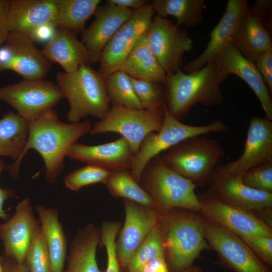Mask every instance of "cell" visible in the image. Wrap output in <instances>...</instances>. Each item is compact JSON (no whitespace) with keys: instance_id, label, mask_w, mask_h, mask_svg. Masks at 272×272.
<instances>
[{"instance_id":"cell-1","label":"cell","mask_w":272,"mask_h":272,"mask_svg":"<svg viewBox=\"0 0 272 272\" xmlns=\"http://www.w3.org/2000/svg\"><path fill=\"white\" fill-rule=\"evenodd\" d=\"M28 123L25 147L19 159L9 165L7 169L12 177L17 178L22 160L29 150L34 149L44 162L47 181L53 183L62 171L64 157L67 156L72 146L90 132L91 122L86 120L77 123L62 122L56 110L52 108Z\"/></svg>"},{"instance_id":"cell-2","label":"cell","mask_w":272,"mask_h":272,"mask_svg":"<svg viewBox=\"0 0 272 272\" xmlns=\"http://www.w3.org/2000/svg\"><path fill=\"white\" fill-rule=\"evenodd\" d=\"M225 79L212 61L194 72L184 73L180 70L167 74L165 84L168 110L181 120L195 104H222L224 97L220 85Z\"/></svg>"},{"instance_id":"cell-3","label":"cell","mask_w":272,"mask_h":272,"mask_svg":"<svg viewBox=\"0 0 272 272\" xmlns=\"http://www.w3.org/2000/svg\"><path fill=\"white\" fill-rule=\"evenodd\" d=\"M57 85L67 100L70 109L67 118L77 123L87 117L102 119L110 109L105 79L88 64L81 65L76 71L58 72Z\"/></svg>"},{"instance_id":"cell-4","label":"cell","mask_w":272,"mask_h":272,"mask_svg":"<svg viewBox=\"0 0 272 272\" xmlns=\"http://www.w3.org/2000/svg\"><path fill=\"white\" fill-rule=\"evenodd\" d=\"M205 220L193 213L161 218L167 264L173 272L185 270L192 265L201 251L212 248L205 236Z\"/></svg>"},{"instance_id":"cell-5","label":"cell","mask_w":272,"mask_h":272,"mask_svg":"<svg viewBox=\"0 0 272 272\" xmlns=\"http://www.w3.org/2000/svg\"><path fill=\"white\" fill-rule=\"evenodd\" d=\"M188 138L160 155L170 169L191 181L196 186L212 181L223 148L215 139Z\"/></svg>"},{"instance_id":"cell-6","label":"cell","mask_w":272,"mask_h":272,"mask_svg":"<svg viewBox=\"0 0 272 272\" xmlns=\"http://www.w3.org/2000/svg\"><path fill=\"white\" fill-rule=\"evenodd\" d=\"M164 121L160 129L148 134L142 141L138 152L133 157L130 173L139 182L147 164L181 142L190 138L210 133H220L229 130L230 127L220 120L204 125H192L182 123L163 106Z\"/></svg>"},{"instance_id":"cell-7","label":"cell","mask_w":272,"mask_h":272,"mask_svg":"<svg viewBox=\"0 0 272 272\" xmlns=\"http://www.w3.org/2000/svg\"><path fill=\"white\" fill-rule=\"evenodd\" d=\"M141 180L153 197L156 208L162 211L179 208L200 213L199 201L195 193L196 185L168 168L160 155L147 164Z\"/></svg>"},{"instance_id":"cell-8","label":"cell","mask_w":272,"mask_h":272,"mask_svg":"<svg viewBox=\"0 0 272 272\" xmlns=\"http://www.w3.org/2000/svg\"><path fill=\"white\" fill-rule=\"evenodd\" d=\"M163 121V108L151 111L112 104L108 113L94 124L89 132L91 135L109 132L119 133L128 141L135 155L145 137L158 131Z\"/></svg>"},{"instance_id":"cell-9","label":"cell","mask_w":272,"mask_h":272,"mask_svg":"<svg viewBox=\"0 0 272 272\" xmlns=\"http://www.w3.org/2000/svg\"><path fill=\"white\" fill-rule=\"evenodd\" d=\"M63 98L57 84L45 79H24L0 87V101L15 108L28 122L53 108Z\"/></svg>"},{"instance_id":"cell-10","label":"cell","mask_w":272,"mask_h":272,"mask_svg":"<svg viewBox=\"0 0 272 272\" xmlns=\"http://www.w3.org/2000/svg\"><path fill=\"white\" fill-rule=\"evenodd\" d=\"M145 35L166 74L180 70L184 53L193 49V41L183 29L158 15L153 17Z\"/></svg>"},{"instance_id":"cell-11","label":"cell","mask_w":272,"mask_h":272,"mask_svg":"<svg viewBox=\"0 0 272 272\" xmlns=\"http://www.w3.org/2000/svg\"><path fill=\"white\" fill-rule=\"evenodd\" d=\"M155 11L149 2L135 10L130 19L113 35L101 54L99 73L106 79L119 71L138 40L146 32Z\"/></svg>"},{"instance_id":"cell-12","label":"cell","mask_w":272,"mask_h":272,"mask_svg":"<svg viewBox=\"0 0 272 272\" xmlns=\"http://www.w3.org/2000/svg\"><path fill=\"white\" fill-rule=\"evenodd\" d=\"M204 233L223 265L234 272H269L264 263L238 235L206 218Z\"/></svg>"},{"instance_id":"cell-13","label":"cell","mask_w":272,"mask_h":272,"mask_svg":"<svg viewBox=\"0 0 272 272\" xmlns=\"http://www.w3.org/2000/svg\"><path fill=\"white\" fill-rule=\"evenodd\" d=\"M197 196L200 213L206 219L238 236L254 235L272 236L271 229L268 224L255 214L227 203L210 191Z\"/></svg>"},{"instance_id":"cell-14","label":"cell","mask_w":272,"mask_h":272,"mask_svg":"<svg viewBox=\"0 0 272 272\" xmlns=\"http://www.w3.org/2000/svg\"><path fill=\"white\" fill-rule=\"evenodd\" d=\"M209 191L221 200L254 213L267 212L272 207V192L251 188L243 183L241 176L230 174L224 165L217 166Z\"/></svg>"},{"instance_id":"cell-15","label":"cell","mask_w":272,"mask_h":272,"mask_svg":"<svg viewBox=\"0 0 272 272\" xmlns=\"http://www.w3.org/2000/svg\"><path fill=\"white\" fill-rule=\"evenodd\" d=\"M34 42L23 34L10 32L4 46L7 56L0 62V72H15L24 80L44 79L51 63L36 47Z\"/></svg>"},{"instance_id":"cell-16","label":"cell","mask_w":272,"mask_h":272,"mask_svg":"<svg viewBox=\"0 0 272 272\" xmlns=\"http://www.w3.org/2000/svg\"><path fill=\"white\" fill-rule=\"evenodd\" d=\"M211 61L225 79L233 74L244 81L259 100L265 116L272 120L271 93L254 62L246 58L232 43L223 47Z\"/></svg>"},{"instance_id":"cell-17","label":"cell","mask_w":272,"mask_h":272,"mask_svg":"<svg viewBox=\"0 0 272 272\" xmlns=\"http://www.w3.org/2000/svg\"><path fill=\"white\" fill-rule=\"evenodd\" d=\"M125 219L116 243L119 264L126 265L137 249L160 223V217L153 209L125 199Z\"/></svg>"},{"instance_id":"cell-18","label":"cell","mask_w":272,"mask_h":272,"mask_svg":"<svg viewBox=\"0 0 272 272\" xmlns=\"http://www.w3.org/2000/svg\"><path fill=\"white\" fill-rule=\"evenodd\" d=\"M272 161V120L254 116L249 120L244 149L236 160L224 165L231 174L241 176L246 171Z\"/></svg>"},{"instance_id":"cell-19","label":"cell","mask_w":272,"mask_h":272,"mask_svg":"<svg viewBox=\"0 0 272 272\" xmlns=\"http://www.w3.org/2000/svg\"><path fill=\"white\" fill-rule=\"evenodd\" d=\"M40 224L34 218L30 199L26 198L19 202L10 219L0 224L3 254L18 263H24L33 236Z\"/></svg>"},{"instance_id":"cell-20","label":"cell","mask_w":272,"mask_h":272,"mask_svg":"<svg viewBox=\"0 0 272 272\" xmlns=\"http://www.w3.org/2000/svg\"><path fill=\"white\" fill-rule=\"evenodd\" d=\"M131 9L118 7L106 1L98 6L95 19L82 32L81 41L87 48L91 63H97L104 47L118 30L131 17Z\"/></svg>"},{"instance_id":"cell-21","label":"cell","mask_w":272,"mask_h":272,"mask_svg":"<svg viewBox=\"0 0 272 272\" xmlns=\"http://www.w3.org/2000/svg\"><path fill=\"white\" fill-rule=\"evenodd\" d=\"M246 0H229L225 11L210 33V40L205 50L184 66L186 73L197 71L210 62L223 47L232 43L241 20L248 8Z\"/></svg>"},{"instance_id":"cell-22","label":"cell","mask_w":272,"mask_h":272,"mask_svg":"<svg viewBox=\"0 0 272 272\" xmlns=\"http://www.w3.org/2000/svg\"><path fill=\"white\" fill-rule=\"evenodd\" d=\"M134 155L128 141L121 137L113 142L95 146L77 143L72 146L67 156L111 171L130 169Z\"/></svg>"},{"instance_id":"cell-23","label":"cell","mask_w":272,"mask_h":272,"mask_svg":"<svg viewBox=\"0 0 272 272\" xmlns=\"http://www.w3.org/2000/svg\"><path fill=\"white\" fill-rule=\"evenodd\" d=\"M55 0H11L9 12L10 32H18L32 38L45 26L56 28Z\"/></svg>"},{"instance_id":"cell-24","label":"cell","mask_w":272,"mask_h":272,"mask_svg":"<svg viewBox=\"0 0 272 272\" xmlns=\"http://www.w3.org/2000/svg\"><path fill=\"white\" fill-rule=\"evenodd\" d=\"M41 51L51 63L59 64L66 73L76 71L81 65L91 63L84 44L75 32L62 28L55 29Z\"/></svg>"},{"instance_id":"cell-25","label":"cell","mask_w":272,"mask_h":272,"mask_svg":"<svg viewBox=\"0 0 272 272\" xmlns=\"http://www.w3.org/2000/svg\"><path fill=\"white\" fill-rule=\"evenodd\" d=\"M269 28L249 6L243 16L232 44L247 59L254 62L272 48Z\"/></svg>"},{"instance_id":"cell-26","label":"cell","mask_w":272,"mask_h":272,"mask_svg":"<svg viewBox=\"0 0 272 272\" xmlns=\"http://www.w3.org/2000/svg\"><path fill=\"white\" fill-rule=\"evenodd\" d=\"M145 34L135 44L119 71L133 78L165 84L167 74L151 50Z\"/></svg>"},{"instance_id":"cell-27","label":"cell","mask_w":272,"mask_h":272,"mask_svg":"<svg viewBox=\"0 0 272 272\" xmlns=\"http://www.w3.org/2000/svg\"><path fill=\"white\" fill-rule=\"evenodd\" d=\"M41 226L46 242L51 264V272H63L67 251V242L58 213L55 209L37 205Z\"/></svg>"},{"instance_id":"cell-28","label":"cell","mask_w":272,"mask_h":272,"mask_svg":"<svg viewBox=\"0 0 272 272\" xmlns=\"http://www.w3.org/2000/svg\"><path fill=\"white\" fill-rule=\"evenodd\" d=\"M99 236L93 226L84 229L73 241L63 272H100L96 260Z\"/></svg>"},{"instance_id":"cell-29","label":"cell","mask_w":272,"mask_h":272,"mask_svg":"<svg viewBox=\"0 0 272 272\" xmlns=\"http://www.w3.org/2000/svg\"><path fill=\"white\" fill-rule=\"evenodd\" d=\"M29 123L18 113L8 112L0 119V157L17 161L28 139Z\"/></svg>"},{"instance_id":"cell-30","label":"cell","mask_w":272,"mask_h":272,"mask_svg":"<svg viewBox=\"0 0 272 272\" xmlns=\"http://www.w3.org/2000/svg\"><path fill=\"white\" fill-rule=\"evenodd\" d=\"M205 3L203 0H154L152 5L158 16H172L177 26L191 28L201 23Z\"/></svg>"},{"instance_id":"cell-31","label":"cell","mask_w":272,"mask_h":272,"mask_svg":"<svg viewBox=\"0 0 272 272\" xmlns=\"http://www.w3.org/2000/svg\"><path fill=\"white\" fill-rule=\"evenodd\" d=\"M56 27L82 32L87 21L94 15L100 0H55Z\"/></svg>"},{"instance_id":"cell-32","label":"cell","mask_w":272,"mask_h":272,"mask_svg":"<svg viewBox=\"0 0 272 272\" xmlns=\"http://www.w3.org/2000/svg\"><path fill=\"white\" fill-rule=\"evenodd\" d=\"M105 184L112 195L150 208H156L151 195L142 188L127 169L111 171Z\"/></svg>"},{"instance_id":"cell-33","label":"cell","mask_w":272,"mask_h":272,"mask_svg":"<svg viewBox=\"0 0 272 272\" xmlns=\"http://www.w3.org/2000/svg\"><path fill=\"white\" fill-rule=\"evenodd\" d=\"M106 89L112 104L137 109H143L133 88L130 76L117 71L106 79Z\"/></svg>"},{"instance_id":"cell-34","label":"cell","mask_w":272,"mask_h":272,"mask_svg":"<svg viewBox=\"0 0 272 272\" xmlns=\"http://www.w3.org/2000/svg\"><path fill=\"white\" fill-rule=\"evenodd\" d=\"M162 227L158 224L137 249L126 267L128 272H138L145 263L161 256H165Z\"/></svg>"},{"instance_id":"cell-35","label":"cell","mask_w":272,"mask_h":272,"mask_svg":"<svg viewBox=\"0 0 272 272\" xmlns=\"http://www.w3.org/2000/svg\"><path fill=\"white\" fill-rule=\"evenodd\" d=\"M25 263L29 272H51L50 258L41 224L33 236Z\"/></svg>"},{"instance_id":"cell-36","label":"cell","mask_w":272,"mask_h":272,"mask_svg":"<svg viewBox=\"0 0 272 272\" xmlns=\"http://www.w3.org/2000/svg\"><path fill=\"white\" fill-rule=\"evenodd\" d=\"M134 92L143 109L158 110L166 104L165 91L159 84L130 77Z\"/></svg>"},{"instance_id":"cell-37","label":"cell","mask_w":272,"mask_h":272,"mask_svg":"<svg viewBox=\"0 0 272 272\" xmlns=\"http://www.w3.org/2000/svg\"><path fill=\"white\" fill-rule=\"evenodd\" d=\"M111 171L94 165L78 169L66 176L64 185L67 188L76 191L81 187L99 182L105 183Z\"/></svg>"},{"instance_id":"cell-38","label":"cell","mask_w":272,"mask_h":272,"mask_svg":"<svg viewBox=\"0 0 272 272\" xmlns=\"http://www.w3.org/2000/svg\"><path fill=\"white\" fill-rule=\"evenodd\" d=\"M241 178L243 183L251 188L272 192V161L246 171Z\"/></svg>"},{"instance_id":"cell-39","label":"cell","mask_w":272,"mask_h":272,"mask_svg":"<svg viewBox=\"0 0 272 272\" xmlns=\"http://www.w3.org/2000/svg\"><path fill=\"white\" fill-rule=\"evenodd\" d=\"M119 224L115 222L104 223L101 229V238L107 255L106 272H119L120 264L116 252V237Z\"/></svg>"},{"instance_id":"cell-40","label":"cell","mask_w":272,"mask_h":272,"mask_svg":"<svg viewBox=\"0 0 272 272\" xmlns=\"http://www.w3.org/2000/svg\"><path fill=\"white\" fill-rule=\"evenodd\" d=\"M240 238L264 263L271 265L272 236L254 235Z\"/></svg>"},{"instance_id":"cell-41","label":"cell","mask_w":272,"mask_h":272,"mask_svg":"<svg viewBox=\"0 0 272 272\" xmlns=\"http://www.w3.org/2000/svg\"><path fill=\"white\" fill-rule=\"evenodd\" d=\"M254 63L271 94L272 48L260 54Z\"/></svg>"},{"instance_id":"cell-42","label":"cell","mask_w":272,"mask_h":272,"mask_svg":"<svg viewBox=\"0 0 272 272\" xmlns=\"http://www.w3.org/2000/svg\"><path fill=\"white\" fill-rule=\"evenodd\" d=\"M11 0H0V46L10 33L9 12Z\"/></svg>"},{"instance_id":"cell-43","label":"cell","mask_w":272,"mask_h":272,"mask_svg":"<svg viewBox=\"0 0 272 272\" xmlns=\"http://www.w3.org/2000/svg\"><path fill=\"white\" fill-rule=\"evenodd\" d=\"M138 272H169L165 256H161L148 261Z\"/></svg>"},{"instance_id":"cell-44","label":"cell","mask_w":272,"mask_h":272,"mask_svg":"<svg viewBox=\"0 0 272 272\" xmlns=\"http://www.w3.org/2000/svg\"><path fill=\"white\" fill-rule=\"evenodd\" d=\"M6 167L5 162L0 159V174L7 168ZM15 196V192L13 189L11 188L3 189L0 187V218L5 220L8 219L9 215L4 209V204L9 198Z\"/></svg>"},{"instance_id":"cell-45","label":"cell","mask_w":272,"mask_h":272,"mask_svg":"<svg viewBox=\"0 0 272 272\" xmlns=\"http://www.w3.org/2000/svg\"><path fill=\"white\" fill-rule=\"evenodd\" d=\"M3 272H29L25 263H19L3 254L0 258Z\"/></svg>"},{"instance_id":"cell-46","label":"cell","mask_w":272,"mask_h":272,"mask_svg":"<svg viewBox=\"0 0 272 272\" xmlns=\"http://www.w3.org/2000/svg\"><path fill=\"white\" fill-rule=\"evenodd\" d=\"M250 7L265 21L268 26H270V24L265 20V18L269 15L268 14H270V11H271V1H256L253 6Z\"/></svg>"},{"instance_id":"cell-47","label":"cell","mask_w":272,"mask_h":272,"mask_svg":"<svg viewBox=\"0 0 272 272\" xmlns=\"http://www.w3.org/2000/svg\"><path fill=\"white\" fill-rule=\"evenodd\" d=\"M107 2L120 8H134L136 10L141 8L148 3L145 0H108Z\"/></svg>"},{"instance_id":"cell-48","label":"cell","mask_w":272,"mask_h":272,"mask_svg":"<svg viewBox=\"0 0 272 272\" xmlns=\"http://www.w3.org/2000/svg\"><path fill=\"white\" fill-rule=\"evenodd\" d=\"M182 272H201V269L197 266L192 265Z\"/></svg>"},{"instance_id":"cell-49","label":"cell","mask_w":272,"mask_h":272,"mask_svg":"<svg viewBox=\"0 0 272 272\" xmlns=\"http://www.w3.org/2000/svg\"><path fill=\"white\" fill-rule=\"evenodd\" d=\"M0 272H3V266H2V263H1V260H0Z\"/></svg>"},{"instance_id":"cell-50","label":"cell","mask_w":272,"mask_h":272,"mask_svg":"<svg viewBox=\"0 0 272 272\" xmlns=\"http://www.w3.org/2000/svg\"></svg>"}]
</instances>
